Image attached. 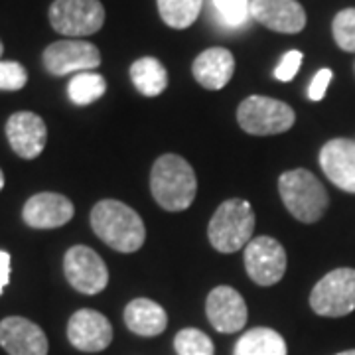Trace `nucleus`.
<instances>
[{
    "instance_id": "nucleus-27",
    "label": "nucleus",
    "mask_w": 355,
    "mask_h": 355,
    "mask_svg": "<svg viewBox=\"0 0 355 355\" xmlns=\"http://www.w3.org/2000/svg\"><path fill=\"white\" fill-rule=\"evenodd\" d=\"M28 83V71L18 62H0V91H20Z\"/></svg>"
},
{
    "instance_id": "nucleus-21",
    "label": "nucleus",
    "mask_w": 355,
    "mask_h": 355,
    "mask_svg": "<svg viewBox=\"0 0 355 355\" xmlns=\"http://www.w3.org/2000/svg\"><path fill=\"white\" fill-rule=\"evenodd\" d=\"M130 79L144 97H158L168 87V71L156 58H140L130 65Z\"/></svg>"
},
{
    "instance_id": "nucleus-23",
    "label": "nucleus",
    "mask_w": 355,
    "mask_h": 355,
    "mask_svg": "<svg viewBox=\"0 0 355 355\" xmlns=\"http://www.w3.org/2000/svg\"><path fill=\"white\" fill-rule=\"evenodd\" d=\"M105 91H107V81H105V77L95 73V71L76 73L67 85V95H69L71 103L81 105V107L101 99Z\"/></svg>"
},
{
    "instance_id": "nucleus-12",
    "label": "nucleus",
    "mask_w": 355,
    "mask_h": 355,
    "mask_svg": "<svg viewBox=\"0 0 355 355\" xmlns=\"http://www.w3.org/2000/svg\"><path fill=\"white\" fill-rule=\"evenodd\" d=\"M205 312L209 324L221 334H235L245 328L247 324V304L243 296L231 286H216L209 292L207 302H205Z\"/></svg>"
},
{
    "instance_id": "nucleus-6",
    "label": "nucleus",
    "mask_w": 355,
    "mask_h": 355,
    "mask_svg": "<svg viewBox=\"0 0 355 355\" xmlns=\"http://www.w3.org/2000/svg\"><path fill=\"white\" fill-rule=\"evenodd\" d=\"M318 316L343 318L355 310V268H334L310 292Z\"/></svg>"
},
{
    "instance_id": "nucleus-31",
    "label": "nucleus",
    "mask_w": 355,
    "mask_h": 355,
    "mask_svg": "<svg viewBox=\"0 0 355 355\" xmlns=\"http://www.w3.org/2000/svg\"><path fill=\"white\" fill-rule=\"evenodd\" d=\"M4 188V174H2V170H0V191Z\"/></svg>"
},
{
    "instance_id": "nucleus-26",
    "label": "nucleus",
    "mask_w": 355,
    "mask_h": 355,
    "mask_svg": "<svg viewBox=\"0 0 355 355\" xmlns=\"http://www.w3.org/2000/svg\"><path fill=\"white\" fill-rule=\"evenodd\" d=\"M221 18L229 26H241L251 16V0H214Z\"/></svg>"
},
{
    "instance_id": "nucleus-5",
    "label": "nucleus",
    "mask_w": 355,
    "mask_h": 355,
    "mask_svg": "<svg viewBox=\"0 0 355 355\" xmlns=\"http://www.w3.org/2000/svg\"><path fill=\"white\" fill-rule=\"evenodd\" d=\"M237 121L247 135L270 137V135H280L292 128L296 114L291 105L279 99L265 97V95H251L239 105Z\"/></svg>"
},
{
    "instance_id": "nucleus-22",
    "label": "nucleus",
    "mask_w": 355,
    "mask_h": 355,
    "mask_svg": "<svg viewBox=\"0 0 355 355\" xmlns=\"http://www.w3.org/2000/svg\"><path fill=\"white\" fill-rule=\"evenodd\" d=\"M203 0H158V12L170 28H190L202 12Z\"/></svg>"
},
{
    "instance_id": "nucleus-30",
    "label": "nucleus",
    "mask_w": 355,
    "mask_h": 355,
    "mask_svg": "<svg viewBox=\"0 0 355 355\" xmlns=\"http://www.w3.org/2000/svg\"><path fill=\"white\" fill-rule=\"evenodd\" d=\"M10 282V254L6 251H0V294Z\"/></svg>"
},
{
    "instance_id": "nucleus-8",
    "label": "nucleus",
    "mask_w": 355,
    "mask_h": 355,
    "mask_svg": "<svg viewBox=\"0 0 355 355\" xmlns=\"http://www.w3.org/2000/svg\"><path fill=\"white\" fill-rule=\"evenodd\" d=\"M64 272L67 282L81 294H99L109 284V268L91 247L73 245L64 257Z\"/></svg>"
},
{
    "instance_id": "nucleus-16",
    "label": "nucleus",
    "mask_w": 355,
    "mask_h": 355,
    "mask_svg": "<svg viewBox=\"0 0 355 355\" xmlns=\"http://www.w3.org/2000/svg\"><path fill=\"white\" fill-rule=\"evenodd\" d=\"M320 166L334 186L355 193V140H328L320 150Z\"/></svg>"
},
{
    "instance_id": "nucleus-2",
    "label": "nucleus",
    "mask_w": 355,
    "mask_h": 355,
    "mask_svg": "<svg viewBox=\"0 0 355 355\" xmlns=\"http://www.w3.org/2000/svg\"><path fill=\"white\" fill-rule=\"evenodd\" d=\"M150 191L156 203L166 211L188 209L198 191L193 168L178 154H164L153 166Z\"/></svg>"
},
{
    "instance_id": "nucleus-19",
    "label": "nucleus",
    "mask_w": 355,
    "mask_h": 355,
    "mask_svg": "<svg viewBox=\"0 0 355 355\" xmlns=\"http://www.w3.org/2000/svg\"><path fill=\"white\" fill-rule=\"evenodd\" d=\"M125 324L137 336L154 338L166 330L168 316L164 308L150 298H135L125 308Z\"/></svg>"
},
{
    "instance_id": "nucleus-7",
    "label": "nucleus",
    "mask_w": 355,
    "mask_h": 355,
    "mask_svg": "<svg viewBox=\"0 0 355 355\" xmlns=\"http://www.w3.org/2000/svg\"><path fill=\"white\" fill-rule=\"evenodd\" d=\"M50 24L64 36H91L105 24V8L99 0H53L50 6Z\"/></svg>"
},
{
    "instance_id": "nucleus-3",
    "label": "nucleus",
    "mask_w": 355,
    "mask_h": 355,
    "mask_svg": "<svg viewBox=\"0 0 355 355\" xmlns=\"http://www.w3.org/2000/svg\"><path fill=\"white\" fill-rule=\"evenodd\" d=\"M279 193L291 216L302 223H316L330 205V198L324 184L304 168L280 174Z\"/></svg>"
},
{
    "instance_id": "nucleus-15",
    "label": "nucleus",
    "mask_w": 355,
    "mask_h": 355,
    "mask_svg": "<svg viewBox=\"0 0 355 355\" xmlns=\"http://www.w3.org/2000/svg\"><path fill=\"white\" fill-rule=\"evenodd\" d=\"M73 214L76 207L65 196L53 191H42L32 196L24 203L22 219L26 225L34 229H55L69 223Z\"/></svg>"
},
{
    "instance_id": "nucleus-11",
    "label": "nucleus",
    "mask_w": 355,
    "mask_h": 355,
    "mask_svg": "<svg viewBox=\"0 0 355 355\" xmlns=\"http://www.w3.org/2000/svg\"><path fill=\"white\" fill-rule=\"evenodd\" d=\"M67 340L79 352L97 354L107 349L113 342V326L101 312L83 308L69 318Z\"/></svg>"
},
{
    "instance_id": "nucleus-33",
    "label": "nucleus",
    "mask_w": 355,
    "mask_h": 355,
    "mask_svg": "<svg viewBox=\"0 0 355 355\" xmlns=\"http://www.w3.org/2000/svg\"><path fill=\"white\" fill-rule=\"evenodd\" d=\"M2 51H4V46H2V42H0V58H2Z\"/></svg>"
},
{
    "instance_id": "nucleus-10",
    "label": "nucleus",
    "mask_w": 355,
    "mask_h": 355,
    "mask_svg": "<svg viewBox=\"0 0 355 355\" xmlns=\"http://www.w3.org/2000/svg\"><path fill=\"white\" fill-rule=\"evenodd\" d=\"M44 65L51 76L58 77L93 71L101 65V53L97 46L85 40H60L44 50Z\"/></svg>"
},
{
    "instance_id": "nucleus-28",
    "label": "nucleus",
    "mask_w": 355,
    "mask_h": 355,
    "mask_svg": "<svg viewBox=\"0 0 355 355\" xmlns=\"http://www.w3.org/2000/svg\"><path fill=\"white\" fill-rule=\"evenodd\" d=\"M302 60H304V53H302V51H286V53L282 55L280 64L277 65V69H275V77H277L279 81H284V83L292 81V79L296 77V73H298L300 65H302Z\"/></svg>"
},
{
    "instance_id": "nucleus-14",
    "label": "nucleus",
    "mask_w": 355,
    "mask_h": 355,
    "mask_svg": "<svg viewBox=\"0 0 355 355\" xmlns=\"http://www.w3.org/2000/svg\"><path fill=\"white\" fill-rule=\"evenodd\" d=\"M0 345L8 355H48L44 330L22 316H8L0 322Z\"/></svg>"
},
{
    "instance_id": "nucleus-24",
    "label": "nucleus",
    "mask_w": 355,
    "mask_h": 355,
    "mask_svg": "<svg viewBox=\"0 0 355 355\" xmlns=\"http://www.w3.org/2000/svg\"><path fill=\"white\" fill-rule=\"evenodd\" d=\"M174 349L178 355H214V342L207 334L198 328H184L174 338Z\"/></svg>"
},
{
    "instance_id": "nucleus-29",
    "label": "nucleus",
    "mask_w": 355,
    "mask_h": 355,
    "mask_svg": "<svg viewBox=\"0 0 355 355\" xmlns=\"http://www.w3.org/2000/svg\"><path fill=\"white\" fill-rule=\"evenodd\" d=\"M331 79H334V73H331V69H328V67H324V69L318 71L314 79H312V83H310V87H308L310 101H322L326 97V91L330 87Z\"/></svg>"
},
{
    "instance_id": "nucleus-9",
    "label": "nucleus",
    "mask_w": 355,
    "mask_h": 355,
    "mask_svg": "<svg viewBox=\"0 0 355 355\" xmlns=\"http://www.w3.org/2000/svg\"><path fill=\"white\" fill-rule=\"evenodd\" d=\"M286 251L272 237H254L245 247V268L249 279L259 286L277 284L286 272Z\"/></svg>"
},
{
    "instance_id": "nucleus-17",
    "label": "nucleus",
    "mask_w": 355,
    "mask_h": 355,
    "mask_svg": "<svg viewBox=\"0 0 355 355\" xmlns=\"http://www.w3.org/2000/svg\"><path fill=\"white\" fill-rule=\"evenodd\" d=\"M251 18L280 34H298L306 26V10L298 0H251Z\"/></svg>"
},
{
    "instance_id": "nucleus-18",
    "label": "nucleus",
    "mask_w": 355,
    "mask_h": 355,
    "mask_svg": "<svg viewBox=\"0 0 355 355\" xmlns=\"http://www.w3.org/2000/svg\"><path fill=\"white\" fill-rule=\"evenodd\" d=\"M233 71L235 58L227 48H209L202 51L191 64V73L196 81L209 91L225 87L233 77Z\"/></svg>"
},
{
    "instance_id": "nucleus-25",
    "label": "nucleus",
    "mask_w": 355,
    "mask_h": 355,
    "mask_svg": "<svg viewBox=\"0 0 355 355\" xmlns=\"http://www.w3.org/2000/svg\"><path fill=\"white\" fill-rule=\"evenodd\" d=\"M331 34L338 48L355 53V8H345L336 14L331 22Z\"/></svg>"
},
{
    "instance_id": "nucleus-20",
    "label": "nucleus",
    "mask_w": 355,
    "mask_h": 355,
    "mask_svg": "<svg viewBox=\"0 0 355 355\" xmlns=\"http://www.w3.org/2000/svg\"><path fill=\"white\" fill-rule=\"evenodd\" d=\"M286 342L279 331L270 328H253L245 331L235 343L233 355H286Z\"/></svg>"
},
{
    "instance_id": "nucleus-1",
    "label": "nucleus",
    "mask_w": 355,
    "mask_h": 355,
    "mask_svg": "<svg viewBox=\"0 0 355 355\" xmlns=\"http://www.w3.org/2000/svg\"><path fill=\"white\" fill-rule=\"evenodd\" d=\"M91 227L105 245L119 253H135L144 245L146 227L142 217L116 200H103L91 209Z\"/></svg>"
},
{
    "instance_id": "nucleus-32",
    "label": "nucleus",
    "mask_w": 355,
    "mask_h": 355,
    "mask_svg": "<svg viewBox=\"0 0 355 355\" xmlns=\"http://www.w3.org/2000/svg\"><path fill=\"white\" fill-rule=\"evenodd\" d=\"M336 355H355V349H347V352H342V354H336Z\"/></svg>"
},
{
    "instance_id": "nucleus-13",
    "label": "nucleus",
    "mask_w": 355,
    "mask_h": 355,
    "mask_svg": "<svg viewBox=\"0 0 355 355\" xmlns=\"http://www.w3.org/2000/svg\"><path fill=\"white\" fill-rule=\"evenodd\" d=\"M6 137H8L12 150L20 158L34 160L46 148L48 128L40 114L20 111V113H14L6 121Z\"/></svg>"
},
{
    "instance_id": "nucleus-4",
    "label": "nucleus",
    "mask_w": 355,
    "mask_h": 355,
    "mask_svg": "<svg viewBox=\"0 0 355 355\" xmlns=\"http://www.w3.org/2000/svg\"><path fill=\"white\" fill-rule=\"evenodd\" d=\"M254 211L245 200H227L216 209L209 221L207 237L219 253H237L253 239Z\"/></svg>"
}]
</instances>
